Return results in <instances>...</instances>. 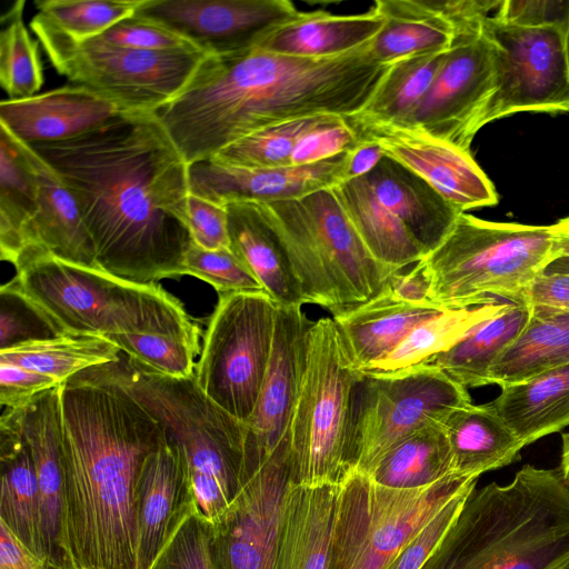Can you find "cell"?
<instances>
[{
    "instance_id": "obj_21",
    "label": "cell",
    "mask_w": 569,
    "mask_h": 569,
    "mask_svg": "<svg viewBox=\"0 0 569 569\" xmlns=\"http://www.w3.org/2000/svg\"><path fill=\"white\" fill-rule=\"evenodd\" d=\"M350 154L272 169H246L208 159L190 164V193L219 203L299 199L347 180Z\"/></svg>"
},
{
    "instance_id": "obj_20",
    "label": "cell",
    "mask_w": 569,
    "mask_h": 569,
    "mask_svg": "<svg viewBox=\"0 0 569 569\" xmlns=\"http://www.w3.org/2000/svg\"><path fill=\"white\" fill-rule=\"evenodd\" d=\"M310 323L301 307L278 306L270 360L254 410L246 422V461L268 457L289 431Z\"/></svg>"
},
{
    "instance_id": "obj_25",
    "label": "cell",
    "mask_w": 569,
    "mask_h": 569,
    "mask_svg": "<svg viewBox=\"0 0 569 569\" xmlns=\"http://www.w3.org/2000/svg\"><path fill=\"white\" fill-rule=\"evenodd\" d=\"M363 178L407 228L423 257L445 241L463 213L426 180L387 156Z\"/></svg>"
},
{
    "instance_id": "obj_5",
    "label": "cell",
    "mask_w": 569,
    "mask_h": 569,
    "mask_svg": "<svg viewBox=\"0 0 569 569\" xmlns=\"http://www.w3.org/2000/svg\"><path fill=\"white\" fill-rule=\"evenodd\" d=\"M81 375L119 387L157 419L182 452L198 509L210 522L227 510L242 485L246 423L209 399L194 373L169 377L121 351L119 360Z\"/></svg>"
},
{
    "instance_id": "obj_31",
    "label": "cell",
    "mask_w": 569,
    "mask_h": 569,
    "mask_svg": "<svg viewBox=\"0 0 569 569\" xmlns=\"http://www.w3.org/2000/svg\"><path fill=\"white\" fill-rule=\"evenodd\" d=\"M526 447L569 427V363L501 388L489 402Z\"/></svg>"
},
{
    "instance_id": "obj_60",
    "label": "cell",
    "mask_w": 569,
    "mask_h": 569,
    "mask_svg": "<svg viewBox=\"0 0 569 569\" xmlns=\"http://www.w3.org/2000/svg\"><path fill=\"white\" fill-rule=\"evenodd\" d=\"M542 272L569 274V256L560 254L551 258Z\"/></svg>"
},
{
    "instance_id": "obj_29",
    "label": "cell",
    "mask_w": 569,
    "mask_h": 569,
    "mask_svg": "<svg viewBox=\"0 0 569 569\" xmlns=\"http://www.w3.org/2000/svg\"><path fill=\"white\" fill-rule=\"evenodd\" d=\"M230 249L246 263L266 293L282 307H301V283L256 202H226Z\"/></svg>"
},
{
    "instance_id": "obj_4",
    "label": "cell",
    "mask_w": 569,
    "mask_h": 569,
    "mask_svg": "<svg viewBox=\"0 0 569 569\" xmlns=\"http://www.w3.org/2000/svg\"><path fill=\"white\" fill-rule=\"evenodd\" d=\"M569 562V485L523 466L473 490L421 569H560Z\"/></svg>"
},
{
    "instance_id": "obj_51",
    "label": "cell",
    "mask_w": 569,
    "mask_h": 569,
    "mask_svg": "<svg viewBox=\"0 0 569 569\" xmlns=\"http://www.w3.org/2000/svg\"><path fill=\"white\" fill-rule=\"evenodd\" d=\"M469 488L452 498L398 553L386 569H421L443 538L468 496Z\"/></svg>"
},
{
    "instance_id": "obj_3",
    "label": "cell",
    "mask_w": 569,
    "mask_h": 569,
    "mask_svg": "<svg viewBox=\"0 0 569 569\" xmlns=\"http://www.w3.org/2000/svg\"><path fill=\"white\" fill-rule=\"evenodd\" d=\"M68 548L76 569H138L137 487L166 441L119 387L77 375L61 385Z\"/></svg>"
},
{
    "instance_id": "obj_63",
    "label": "cell",
    "mask_w": 569,
    "mask_h": 569,
    "mask_svg": "<svg viewBox=\"0 0 569 569\" xmlns=\"http://www.w3.org/2000/svg\"><path fill=\"white\" fill-rule=\"evenodd\" d=\"M560 569H569V562H567L563 567H561Z\"/></svg>"
},
{
    "instance_id": "obj_43",
    "label": "cell",
    "mask_w": 569,
    "mask_h": 569,
    "mask_svg": "<svg viewBox=\"0 0 569 569\" xmlns=\"http://www.w3.org/2000/svg\"><path fill=\"white\" fill-rule=\"evenodd\" d=\"M330 116L306 117L260 129L229 144L211 159L246 169L291 166L299 140Z\"/></svg>"
},
{
    "instance_id": "obj_45",
    "label": "cell",
    "mask_w": 569,
    "mask_h": 569,
    "mask_svg": "<svg viewBox=\"0 0 569 569\" xmlns=\"http://www.w3.org/2000/svg\"><path fill=\"white\" fill-rule=\"evenodd\" d=\"M200 328L114 336L110 341L128 357L156 372L187 378L194 373Z\"/></svg>"
},
{
    "instance_id": "obj_30",
    "label": "cell",
    "mask_w": 569,
    "mask_h": 569,
    "mask_svg": "<svg viewBox=\"0 0 569 569\" xmlns=\"http://www.w3.org/2000/svg\"><path fill=\"white\" fill-rule=\"evenodd\" d=\"M443 310L399 302L385 289L369 302L332 319L350 361L362 372L389 355L415 327Z\"/></svg>"
},
{
    "instance_id": "obj_61",
    "label": "cell",
    "mask_w": 569,
    "mask_h": 569,
    "mask_svg": "<svg viewBox=\"0 0 569 569\" xmlns=\"http://www.w3.org/2000/svg\"><path fill=\"white\" fill-rule=\"evenodd\" d=\"M561 440V462L559 469L563 479L569 485V432L562 433Z\"/></svg>"
},
{
    "instance_id": "obj_46",
    "label": "cell",
    "mask_w": 569,
    "mask_h": 569,
    "mask_svg": "<svg viewBox=\"0 0 569 569\" xmlns=\"http://www.w3.org/2000/svg\"><path fill=\"white\" fill-rule=\"evenodd\" d=\"M183 274L209 283L218 295L264 291L257 277L230 247L206 250L193 242L184 257Z\"/></svg>"
},
{
    "instance_id": "obj_13",
    "label": "cell",
    "mask_w": 569,
    "mask_h": 569,
    "mask_svg": "<svg viewBox=\"0 0 569 569\" xmlns=\"http://www.w3.org/2000/svg\"><path fill=\"white\" fill-rule=\"evenodd\" d=\"M467 388L431 365L387 375L362 373L355 396L351 455L355 471L369 475L393 446L470 405Z\"/></svg>"
},
{
    "instance_id": "obj_10",
    "label": "cell",
    "mask_w": 569,
    "mask_h": 569,
    "mask_svg": "<svg viewBox=\"0 0 569 569\" xmlns=\"http://www.w3.org/2000/svg\"><path fill=\"white\" fill-rule=\"evenodd\" d=\"M476 478L450 473L418 489H392L352 472L339 487L328 569H386Z\"/></svg>"
},
{
    "instance_id": "obj_33",
    "label": "cell",
    "mask_w": 569,
    "mask_h": 569,
    "mask_svg": "<svg viewBox=\"0 0 569 569\" xmlns=\"http://www.w3.org/2000/svg\"><path fill=\"white\" fill-rule=\"evenodd\" d=\"M332 191L362 243L379 263L400 272L423 259L407 228L378 200L363 177L347 179Z\"/></svg>"
},
{
    "instance_id": "obj_23",
    "label": "cell",
    "mask_w": 569,
    "mask_h": 569,
    "mask_svg": "<svg viewBox=\"0 0 569 569\" xmlns=\"http://www.w3.org/2000/svg\"><path fill=\"white\" fill-rule=\"evenodd\" d=\"M197 508L183 455L167 437L147 459L137 487L138 569H150L176 529Z\"/></svg>"
},
{
    "instance_id": "obj_38",
    "label": "cell",
    "mask_w": 569,
    "mask_h": 569,
    "mask_svg": "<svg viewBox=\"0 0 569 569\" xmlns=\"http://www.w3.org/2000/svg\"><path fill=\"white\" fill-rule=\"evenodd\" d=\"M448 50L419 53L393 62L371 99L349 120L359 124L407 126L429 91Z\"/></svg>"
},
{
    "instance_id": "obj_24",
    "label": "cell",
    "mask_w": 569,
    "mask_h": 569,
    "mask_svg": "<svg viewBox=\"0 0 569 569\" xmlns=\"http://www.w3.org/2000/svg\"><path fill=\"white\" fill-rule=\"evenodd\" d=\"M33 159L40 183L39 209L21 237L12 262L14 269L47 256L99 268L91 237L72 192L34 150Z\"/></svg>"
},
{
    "instance_id": "obj_39",
    "label": "cell",
    "mask_w": 569,
    "mask_h": 569,
    "mask_svg": "<svg viewBox=\"0 0 569 569\" xmlns=\"http://www.w3.org/2000/svg\"><path fill=\"white\" fill-rule=\"evenodd\" d=\"M508 305L496 302L467 309H446L415 327L389 355L361 373L387 375L426 365Z\"/></svg>"
},
{
    "instance_id": "obj_2",
    "label": "cell",
    "mask_w": 569,
    "mask_h": 569,
    "mask_svg": "<svg viewBox=\"0 0 569 569\" xmlns=\"http://www.w3.org/2000/svg\"><path fill=\"white\" fill-rule=\"evenodd\" d=\"M371 43L330 58H298L253 48L207 54L190 81L154 116L190 166L260 129L318 114L359 113L391 64Z\"/></svg>"
},
{
    "instance_id": "obj_59",
    "label": "cell",
    "mask_w": 569,
    "mask_h": 569,
    "mask_svg": "<svg viewBox=\"0 0 569 569\" xmlns=\"http://www.w3.org/2000/svg\"><path fill=\"white\" fill-rule=\"evenodd\" d=\"M553 231L552 258L560 254L569 256V217L551 224Z\"/></svg>"
},
{
    "instance_id": "obj_6",
    "label": "cell",
    "mask_w": 569,
    "mask_h": 569,
    "mask_svg": "<svg viewBox=\"0 0 569 569\" xmlns=\"http://www.w3.org/2000/svg\"><path fill=\"white\" fill-rule=\"evenodd\" d=\"M4 288L26 299L59 335L114 336L199 327L181 301L157 283H136L100 268L47 256Z\"/></svg>"
},
{
    "instance_id": "obj_27",
    "label": "cell",
    "mask_w": 569,
    "mask_h": 569,
    "mask_svg": "<svg viewBox=\"0 0 569 569\" xmlns=\"http://www.w3.org/2000/svg\"><path fill=\"white\" fill-rule=\"evenodd\" d=\"M0 522L31 553L46 561L40 499L31 450L12 410L0 419Z\"/></svg>"
},
{
    "instance_id": "obj_14",
    "label": "cell",
    "mask_w": 569,
    "mask_h": 569,
    "mask_svg": "<svg viewBox=\"0 0 569 569\" xmlns=\"http://www.w3.org/2000/svg\"><path fill=\"white\" fill-rule=\"evenodd\" d=\"M483 32L495 50L496 90L483 127L518 112H569L563 29L505 26L489 17Z\"/></svg>"
},
{
    "instance_id": "obj_17",
    "label": "cell",
    "mask_w": 569,
    "mask_h": 569,
    "mask_svg": "<svg viewBox=\"0 0 569 569\" xmlns=\"http://www.w3.org/2000/svg\"><path fill=\"white\" fill-rule=\"evenodd\" d=\"M137 12L216 56L256 48L264 36L299 13L288 0H146Z\"/></svg>"
},
{
    "instance_id": "obj_50",
    "label": "cell",
    "mask_w": 569,
    "mask_h": 569,
    "mask_svg": "<svg viewBox=\"0 0 569 569\" xmlns=\"http://www.w3.org/2000/svg\"><path fill=\"white\" fill-rule=\"evenodd\" d=\"M56 336L47 320L26 299L1 286L0 350Z\"/></svg>"
},
{
    "instance_id": "obj_54",
    "label": "cell",
    "mask_w": 569,
    "mask_h": 569,
    "mask_svg": "<svg viewBox=\"0 0 569 569\" xmlns=\"http://www.w3.org/2000/svg\"><path fill=\"white\" fill-rule=\"evenodd\" d=\"M60 385L47 375L0 362V403L6 409L26 408L39 395Z\"/></svg>"
},
{
    "instance_id": "obj_15",
    "label": "cell",
    "mask_w": 569,
    "mask_h": 569,
    "mask_svg": "<svg viewBox=\"0 0 569 569\" xmlns=\"http://www.w3.org/2000/svg\"><path fill=\"white\" fill-rule=\"evenodd\" d=\"M290 483L287 433L268 457L244 463L237 497L211 522L214 569H276L283 502Z\"/></svg>"
},
{
    "instance_id": "obj_53",
    "label": "cell",
    "mask_w": 569,
    "mask_h": 569,
    "mask_svg": "<svg viewBox=\"0 0 569 569\" xmlns=\"http://www.w3.org/2000/svg\"><path fill=\"white\" fill-rule=\"evenodd\" d=\"M188 226L192 241L206 250L229 248L228 214L224 203L190 193Z\"/></svg>"
},
{
    "instance_id": "obj_12",
    "label": "cell",
    "mask_w": 569,
    "mask_h": 569,
    "mask_svg": "<svg viewBox=\"0 0 569 569\" xmlns=\"http://www.w3.org/2000/svg\"><path fill=\"white\" fill-rule=\"evenodd\" d=\"M278 305L264 291L219 295L194 367L199 388L247 422L270 360Z\"/></svg>"
},
{
    "instance_id": "obj_26",
    "label": "cell",
    "mask_w": 569,
    "mask_h": 569,
    "mask_svg": "<svg viewBox=\"0 0 569 569\" xmlns=\"http://www.w3.org/2000/svg\"><path fill=\"white\" fill-rule=\"evenodd\" d=\"M339 487L290 483L283 502L276 569H328Z\"/></svg>"
},
{
    "instance_id": "obj_7",
    "label": "cell",
    "mask_w": 569,
    "mask_h": 569,
    "mask_svg": "<svg viewBox=\"0 0 569 569\" xmlns=\"http://www.w3.org/2000/svg\"><path fill=\"white\" fill-rule=\"evenodd\" d=\"M256 203L286 251L306 303L336 316L378 297L398 273L373 259L332 188Z\"/></svg>"
},
{
    "instance_id": "obj_28",
    "label": "cell",
    "mask_w": 569,
    "mask_h": 569,
    "mask_svg": "<svg viewBox=\"0 0 569 569\" xmlns=\"http://www.w3.org/2000/svg\"><path fill=\"white\" fill-rule=\"evenodd\" d=\"M383 27L373 7L360 14H332L327 11L300 12L279 26L256 48L289 57L330 58L371 43Z\"/></svg>"
},
{
    "instance_id": "obj_16",
    "label": "cell",
    "mask_w": 569,
    "mask_h": 569,
    "mask_svg": "<svg viewBox=\"0 0 569 569\" xmlns=\"http://www.w3.org/2000/svg\"><path fill=\"white\" fill-rule=\"evenodd\" d=\"M495 90V50L483 27L456 32L429 91L405 127L470 152Z\"/></svg>"
},
{
    "instance_id": "obj_52",
    "label": "cell",
    "mask_w": 569,
    "mask_h": 569,
    "mask_svg": "<svg viewBox=\"0 0 569 569\" xmlns=\"http://www.w3.org/2000/svg\"><path fill=\"white\" fill-rule=\"evenodd\" d=\"M569 0H500L491 19L505 26L521 28H565Z\"/></svg>"
},
{
    "instance_id": "obj_55",
    "label": "cell",
    "mask_w": 569,
    "mask_h": 569,
    "mask_svg": "<svg viewBox=\"0 0 569 569\" xmlns=\"http://www.w3.org/2000/svg\"><path fill=\"white\" fill-rule=\"evenodd\" d=\"M526 303L530 308L569 312V274L539 273L528 288Z\"/></svg>"
},
{
    "instance_id": "obj_41",
    "label": "cell",
    "mask_w": 569,
    "mask_h": 569,
    "mask_svg": "<svg viewBox=\"0 0 569 569\" xmlns=\"http://www.w3.org/2000/svg\"><path fill=\"white\" fill-rule=\"evenodd\" d=\"M451 473V453L445 425L425 427L387 451L367 475L392 489H418Z\"/></svg>"
},
{
    "instance_id": "obj_57",
    "label": "cell",
    "mask_w": 569,
    "mask_h": 569,
    "mask_svg": "<svg viewBox=\"0 0 569 569\" xmlns=\"http://www.w3.org/2000/svg\"><path fill=\"white\" fill-rule=\"evenodd\" d=\"M0 569H58L24 548L0 522Z\"/></svg>"
},
{
    "instance_id": "obj_19",
    "label": "cell",
    "mask_w": 569,
    "mask_h": 569,
    "mask_svg": "<svg viewBox=\"0 0 569 569\" xmlns=\"http://www.w3.org/2000/svg\"><path fill=\"white\" fill-rule=\"evenodd\" d=\"M61 385L12 411L36 467L46 561L58 569H76L67 536Z\"/></svg>"
},
{
    "instance_id": "obj_44",
    "label": "cell",
    "mask_w": 569,
    "mask_h": 569,
    "mask_svg": "<svg viewBox=\"0 0 569 569\" xmlns=\"http://www.w3.org/2000/svg\"><path fill=\"white\" fill-rule=\"evenodd\" d=\"M146 0H37L36 14L46 24L73 41L82 42L103 34L121 20L134 14Z\"/></svg>"
},
{
    "instance_id": "obj_47",
    "label": "cell",
    "mask_w": 569,
    "mask_h": 569,
    "mask_svg": "<svg viewBox=\"0 0 569 569\" xmlns=\"http://www.w3.org/2000/svg\"><path fill=\"white\" fill-rule=\"evenodd\" d=\"M150 569H214L211 522L198 508L176 529Z\"/></svg>"
},
{
    "instance_id": "obj_8",
    "label": "cell",
    "mask_w": 569,
    "mask_h": 569,
    "mask_svg": "<svg viewBox=\"0 0 569 569\" xmlns=\"http://www.w3.org/2000/svg\"><path fill=\"white\" fill-rule=\"evenodd\" d=\"M551 226L488 221L466 212L421 260L430 300L442 309L527 305L528 288L552 258Z\"/></svg>"
},
{
    "instance_id": "obj_11",
    "label": "cell",
    "mask_w": 569,
    "mask_h": 569,
    "mask_svg": "<svg viewBox=\"0 0 569 569\" xmlns=\"http://www.w3.org/2000/svg\"><path fill=\"white\" fill-rule=\"evenodd\" d=\"M30 28L57 72L130 112L154 113L173 100L207 56L113 46L99 38L78 42L34 16Z\"/></svg>"
},
{
    "instance_id": "obj_1",
    "label": "cell",
    "mask_w": 569,
    "mask_h": 569,
    "mask_svg": "<svg viewBox=\"0 0 569 569\" xmlns=\"http://www.w3.org/2000/svg\"><path fill=\"white\" fill-rule=\"evenodd\" d=\"M72 192L99 268L136 283L183 276L189 164L154 113H127L74 139L30 146Z\"/></svg>"
},
{
    "instance_id": "obj_40",
    "label": "cell",
    "mask_w": 569,
    "mask_h": 569,
    "mask_svg": "<svg viewBox=\"0 0 569 569\" xmlns=\"http://www.w3.org/2000/svg\"><path fill=\"white\" fill-rule=\"evenodd\" d=\"M121 350L93 335H59L0 350V362L54 378L63 383L81 371L119 360Z\"/></svg>"
},
{
    "instance_id": "obj_58",
    "label": "cell",
    "mask_w": 569,
    "mask_h": 569,
    "mask_svg": "<svg viewBox=\"0 0 569 569\" xmlns=\"http://www.w3.org/2000/svg\"><path fill=\"white\" fill-rule=\"evenodd\" d=\"M383 157L385 152L378 143L363 140L359 147L351 151L347 179L368 174Z\"/></svg>"
},
{
    "instance_id": "obj_32",
    "label": "cell",
    "mask_w": 569,
    "mask_h": 569,
    "mask_svg": "<svg viewBox=\"0 0 569 569\" xmlns=\"http://www.w3.org/2000/svg\"><path fill=\"white\" fill-rule=\"evenodd\" d=\"M451 473L476 478L519 459L525 447L489 405H467L445 422Z\"/></svg>"
},
{
    "instance_id": "obj_36",
    "label": "cell",
    "mask_w": 569,
    "mask_h": 569,
    "mask_svg": "<svg viewBox=\"0 0 569 569\" xmlns=\"http://www.w3.org/2000/svg\"><path fill=\"white\" fill-rule=\"evenodd\" d=\"M39 174L30 146L0 124V254L12 264L39 209Z\"/></svg>"
},
{
    "instance_id": "obj_9",
    "label": "cell",
    "mask_w": 569,
    "mask_h": 569,
    "mask_svg": "<svg viewBox=\"0 0 569 569\" xmlns=\"http://www.w3.org/2000/svg\"><path fill=\"white\" fill-rule=\"evenodd\" d=\"M362 379L332 318L311 322L289 435L291 482L341 486L355 472L351 429Z\"/></svg>"
},
{
    "instance_id": "obj_42",
    "label": "cell",
    "mask_w": 569,
    "mask_h": 569,
    "mask_svg": "<svg viewBox=\"0 0 569 569\" xmlns=\"http://www.w3.org/2000/svg\"><path fill=\"white\" fill-rule=\"evenodd\" d=\"M24 4L16 1L1 17L0 83L8 99L37 94L44 80L39 43L23 21Z\"/></svg>"
},
{
    "instance_id": "obj_48",
    "label": "cell",
    "mask_w": 569,
    "mask_h": 569,
    "mask_svg": "<svg viewBox=\"0 0 569 569\" xmlns=\"http://www.w3.org/2000/svg\"><path fill=\"white\" fill-rule=\"evenodd\" d=\"M97 38L113 46L134 50L202 52L182 34L139 12L116 23Z\"/></svg>"
},
{
    "instance_id": "obj_18",
    "label": "cell",
    "mask_w": 569,
    "mask_h": 569,
    "mask_svg": "<svg viewBox=\"0 0 569 569\" xmlns=\"http://www.w3.org/2000/svg\"><path fill=\"white\" fill-rule=\"evenodd\" d=\"M349 122L362 141L378 143L385 156L421 177L461 212L498 203L493 183L471 152L409 127Z\"/></svg>"
},
{
    "instance_id": "obj_56",
    "label": "cell",
    "mask_w": 569,
    "mask_h": 569,
    "mask_svg": "<svg viewBox=\"0 0 569 569\" xmlns=\"http://www.w3.org/2000/svg\"><path fill=\"white\" fill-rule=\"evenodd\" d=\"M430 287L429 276L420 260L409 272L396 273L386 289L399 302L415 306H435L430 300Z\"/></svg>"
},
{
    "instance_id": "obj_22",
    "label": "cell",
    "mask_w": 569,
    "mask_h": 569,
    "mask_svg": "<svg viewBox=\"0 0 569 569\" xmlns=\"http://www.w3.org/2000/svg\"><path fill=\"white\" fill-rule=\"evenodd\" d=\"M127 113L133 112L84 86L68 83L23 99H3L0 124L34 146L74 139Z\"/></svg>"
},
{
    "instance_id": "obj_62",
    "label": "cell",
    "mask_w": 569,
    "mask_h": 569,
    "mask_svg": "<svg viewBox=\"0 0 569 569\" xmlns=\"http://www.w3.org/2000/svg\"><path fill=\"white\" fill-rule=\"evenodd\" d=\"M563 42H565V51H566V58L569 67V17L566 22V26L563 28Z\"/></svg>"
},
{
    "instance_id": "obj_49",
    "label": "cell",
    "mask_w": 569,
    "mask_h": 569,
    "mask_svg": "<svg viewBox=\"0 0 569 569\" xmlns=\"http://www.w3.org/2000/svg\"><path fill=\"white\" fill-rule=\"evenodd\" d=\"M361 143V137L348 118L332 114L299 140L291 157V166L319 162L352 151Z\"/></svg>"
},
{
    "instance_id": "obj_34",
    "label": "cell",
    "mask_w": 569,
    "mask_h": 569,
    "mask_svg": "<svg viewBox=\"0 0 569 569\" xmlns=\"http://www.w3.org/2000/svg\"><path fill=\"white\" fill-rule=\"evenodd\" d=\"M373 9L383 27L371 42L376 61L382 64L419 53L450 49L455 28L436 0H377Z\"/></svg>"
},
{
    "instance_id": "obj_35",
    "label": "cell",
    "mask_w": 569,
    "mask_h": 569,
    "mask_svg": "<svg viewBox=\"0 0 569 569\" xmlns=\"http://www.w3.org/2000/svg\"><path fill=\"white\" fill-rule=\"evenodd\" d=\"M569 363V312L531 308L530 318L489 371L490 385L523 382Z\"/></svg>"
},
{
    "instance_id": "obj_37",
    "label": "cell",
    "mask_w": 569,
    "mask_h": 569,
    "mask_svg": "<svg viewBox=\"0 0 569 569\" xmlns=\"http://www.w3.org/2000/svg\"><path fill=\"white\" fill-rule=\"evenodd\" d=\"M530 315L529 306L509 303L503 311L471 330L426 365L439 368L467 389L490 385L489 371L493 362L519 336Z\"/></svg>"
}]
</instances>
